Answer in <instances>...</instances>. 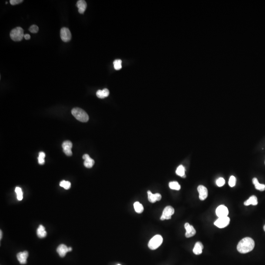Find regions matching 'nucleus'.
Segmentation results:
<instances>
[{
    "label": "nucleus",
    "instance_id": "nucleus-1",
    "mask_svg": "<svg viewBox=\"0 0 265 265\" xmlns=\"http://www.w3.org/2000/svg\"><path fill=\"white\" fill-rule=\"evenodd\" d=\"M255 242L249 237H246L241 239L237 245V251L241 253L245 254L251 252L254 249Z\"/></svg>",
    "mask_w": 265,
    "mask_h": 265
},
{
    "label": "nucleus",
    "instance_id": "nucleus-29",
    "mask_svg": "<svg viewBox=\"0 0 265 265\" xmlns=\"http://www.w3.org/2000/svg\"><path fill=\"white\" fill-rule=\"evenodd\" d=\"M236 178L235 176H231L229 178V185L231 187H233L236 185Z\"/></svg>",
    "mask_w": 265,
    "mask_h": 265
},
{
    "label": "nucleus",
    "instance_id": "nucleus-37",
    "mask_svg": "<svg viewBox=\"0 0 265 265\" xmlns=\"http://www.w3.org/2000/svg\"><path fill=\"white\" fill-rule=\"evenodd\" d=\"M120 265V264H118V265Z\"/></svg>",
    "mask_w": 265,
    "mask_h": 265
},
{
    "label": "nucleus",
    "instance_id": "nucleus-10",
    "mask_svg": "<svg viewBox=\"0 0 265 265\" xmlns=\"http://www.w3.org/2000/svg\"><path fill=\"white\" fill-rule=\"evenodd\" d=\"M198 192L199 193V198L200 200H204L208 197V190L203 185H199L197 188Z\"/></svg>",
    "mask_w": 265,
    "mask_h": 265
},
{
    "label": "nucleus",
    "instance_id": "nucleus-9",
    "mask_svg": "<svg viewBox=\"0 0 265 265\" xmlns=\"http://www.w3.org/2000/svg\"><path fill=\"white\" fill-rule=\"evenodd\" d=\"M73 144L70 141H66L63 142L62 144L63 148V152L68 156H71L72 155V149Z\"/></svg>",
    "mask_w": 265,
    "mask_h": 265
},
{
    "label": "nucleus",
    "instance_id": "nucleus-17",
    "mask_svg": "<svg viewBox=\"0 0 265 265\" xmlns=\"http://www.w3.org/2000/svg\"><path fill=\"white\" fill-rule=\"evenodd\" d=\"M204 246L203 244L200 242L197 241L194 245L193 249V252L196 255H199L202 253V250L203 249Z\"/></svg>",
    "mask_w": 265,
    "mask_h": 265
},
{
    "label": "nucleus",
    "instance_id": "nucleus-3",
    "mask_svg": "<svg viewBox=\"0 0 265 265\" xmlns=\"http://www.w3.org/2000/svg\"><path fill=\"white\" fill-rule=\"evenodd\" d=\"M24 30L21 27H16L11 30L10 33V38L14 41H20L24 37Z\"/></svg>",
    "mask_w": 265,
    "mask_h": 265
},
{
    "label": "nucleus",
    "instance_id": "nucleus-21",
    "mask_svg": "<svg viewBox=\"0 0 265 265\" xmlns=\"http://www.w3.org/2000/svg\"><path fill=\"white\" fill-rule=\"evenodd\" d=\"M37 235L40 238H43L47 235V233L45 231V227L42 225L39 226V227L37 228Z\"/></svg>",
    "mask_w": 265,
    "mask_h": 265
},
{
    "label": "nucleus",
    "instance_id": "nucleus-11",
    "mask_svg": "<svg viewBox=\"0 0 265 265\" xmlns=\"http://www.w3.org/2000/svg\"><path fill=\"white\" fill-rule=\"evenodd\" d=\"M185 228L186 230L185 236L187 238H191V237H193L196 234V229H194L193 226L191 225L189 223H186L185 224Z\"/></svg>",
    "mask_w": 265,
    "mask_h": 265
},
{
    "label": "nucleus",
    "instance_id": "nucleus-16",
    "mask_svg": "<svg viewBox=\"0 0 265 265\" xmlns=\"http://www.w3.org/2000/svg\"><path fill=\"white\" fill-rule=\"evenodd\" d=\"M77 7L80 14H83L87 8V3L85 1L79 0L77 3Z\"/></svg>",
    "mask_w": 265,
    "mask_h": 265
},
{
    "label": "nucleus",
    "instance_id": "nucleus-20",
    "mask_svg": "<svg viewBox=\"0 0 265 265\" xmlns=\"http://www.w3.org/2000/svg\"><path fill=\"white\" fill-rule=\"evenodd\" d=\"M253 184L255 186V189L259 191H264L265 190V185L261 184L259 183L258 180L256 178H254L252 179Z\"/></svg>",
    "mask_w": 265,
    "mask_h": 265
},
{
    "label": "nucleus",
    "instance_id": "nucleus-12",
    "mask_svg": "<svg viewBox=\"0 0 265 265\" xmlns=\"http://www.w3.org/2000/svg\"><path fill=\"white\" fill-rule=\"evenodd\" d=\"M147 194H148V199H149V201L152 203H155L157 201L161 200L162 198V196L161 194L159 193L153 194L150 191H147Z\"/></svg>",
    "mask_w": 265,
    "mask_h": 265
},
{
    "label": "nucleus",
    "instance_id": "nucleus-33",
    "mask_svg": "<svg viewBox=\"0 0 265 265\" xmlns=\"http://www.w3.org/2000/svg\"><path fill=\"white\" fill-rule=\"evenodd\" d=\"M24 37L25 38V40H29L30 38V35H29V34H26V35H24Z\"/></svg>",
    "mask_w": 265,
    "mask_h": 265
},
{
    "label": "nucleus",
    "instance_id": "nucleus-7",
    "mask_svg": "<svg viewBox=\"0 0 265 265\" xmlns=\"http://www.w3.org/2000/svg\"><path fill=\"white\" fill-rule=\"evenodd\" d=\"M61 37L63 41L68 42L71 40L72 35L69 30L67 28H62L61 30Z\"/></svg>",
    "mask_w": 265,
    "mask_h": 265
},
{
    "label": "nucleus",
    "instance_id": "nucleus-36",
    "mask_svg": "<svg viewBox=\"0 0 265 265\" xmlns=\"http://www.w3.org/2000/svg\"><path fill=\"white\" fill-rule=\"evenodd\" d=\"M264 231H265V225H264Z\"/></svg>",
    "mask_w": 265,
    "mask_h": 265
},
{
    "label": "nucleus",
    "instance_id": "nucleus-18",
    "mask_svg": "<svg viewBox=\"0 0 265 265\" xmlns=\"http://www.w3.org/2000/svg\"><path fill=\"white\" fill-rule=\"evenodd\" d=\"M258 204V200L256 196H251L247 200L244 202V205L245 206H249L250 205H252L253 206L257 205Z\"/></svg>",
    "mask_w": 265,
    "mask_h": 265
},
{
    "label": "nucleus",
    "instance_id": "nucleus-13",
    "mask_svg": "<svg viewBox=\"0 0 265 265\" xmlns=\"http://www.w3.org/2000/svg\"><path fill=\"white\" fill-rule=\"evenodd\" d=\"M83 159L84 160V164L87 168L90 169L95 164V161L92 159H91L88 154L84 155L83 156Z\"/></svg>",
    "mask_w": 265,
    "mask_h": 265
},
{
    "label": "nucleus",
    "instance_id": "nucleus-34",
    "mask_svg": "<svg viewBox=\"0 0 265 265\" xmlns=\"http://www.w3.org/2000/svg\"><path fill=\"white\" fill-rule=\"evenodd\" d=\"M68 249H69V251H72V248H71V247H68Z\"/></svg>",
    "mask_w": 265,
    "mask_h": 265
},
{
    "label": "nucleus",
    "instance_id": "nucleus-8",
    "mask_svg": "<svg viewBox=\"0 0 265 265\" xmlns=\"http://www.w3.org/2000/svg\"><path fill=\"white\" fill-rule=\"evenodd\" d=\"M216 215L219 218L227 217L229 214L228 209L224 205H221L219 206L216 209Z\"/></svg>",
    "mask_w": 265,
    "mask_h": 265
},
{
    "label": "nucleus",
    "instance_id": "nucleus-28",
    "mask_svg": "<svg viewBox=\"0 0 265 265\" xmlns=\"http://www.w3.org/2000/svg\"><path fill=\"white\" fill-rule=\"evenodd\" d=\"M15 192L17 194V199L18 200H22L23 199V192L22 189L20 187H16L15 189Z\"/></svg>",
    "mask_w": 265,
    "mask_h": 265
},
{
    "label": "nucleus",
    "instance_id": "nucleus-25",
    "mask_svg": "<svg viewBox=\"0 0 265 265\" xmlns=\"http://www.w3.org/2000/svg\"><path fill=\"white\" fill-rule=\"evenodd\" d=\"M60 185L62 187H63L65 190H68L71 187V183L69 181L63 180L60 182Z\"/></svg>",
    "mask_w": 265,
    "mask_h": 265
},
{
    "label": "nucleus",
    "instance_id": "nucleus-24",
    "mask_svg": "<svg viewBox=\"0 0 265 265\" xmlns=\"http://www.w3.org/2000/svg\"><path fill=\"white\" fill-rule=\"evenodd\" d=\"M169 187H170V189H172V190H177V191H179L181 189V186L176 181L170 182L169 183Z\"/></svg>",
    "mask_w": 265,
    "mask_h": 265
},
{
    "label": "nucleus",
    "instance_id": "nucleus-2",
    "mask_svg": "<svg viewBox=\"0 0 265 265\" xmlns=\"http://www.w3.org/2000/svg\"><path fill=\"white\" fill-rule=\"evenodd\" d=\"M72 115L76 119L82 122H87L89 121V116L87 112L83 109L79 108H75L71 111Z\"/></svg>",
    "mask_w": 265,
    "mask_h": 265
},
{
    "label": "nucleus",
    "instance_id": "nucleus-15",
    "mask_svg": "<svg viewBox=\"0 0 265 265\" xmlns=\"http://www.w3.org/2000/svg\"><path fill=\"white\" fill-rule=\"evenodd\" d=\"M57 251L61 257H64L66 253L69 252L68 247L66 246V245L62 244L58 246L57 249Z\"/></svg>",
    "mask_w": 265,
    "mask_h": 265
},
{
    "label": "nucleus",
    "instance_id": "nucleus-30",
    "mask_svg": "<svg viewBox=\"0 0 265 265\" xmlns=\"http://www.w3.org/2000/svg\"><path fill=\"white\" fill-rule=\"evenodd\" d=\"M225 183V181L224 179L222 177L219 178L216 181V184H217V186L218 187H223V186L224 185Z\"/></svg>",
    "mask_w": 265,
    "mask_h": 265
},
{
    "label": "nucleus",
    "instance_id": "nucleus-14",
    "mask_svg": "<svg viewBox=\"0 0 265 265\" xmlns=\"http://www.w3.org/2000/svg\"><path fill=\"white\" fill-rule=\"evenodd\" d=\"M28 256L29 253L27 251L21 252L17 254V259L20 264H25L27 263V258Z\"/></svg>",
    "mask_w": 265,
    "mask_h": 265
},
{
    "label": "nucleus",
    "instance_id": "nucleus-6",
    "mask_svg": "<svg viewBox=\"0 0 265 265\" xmlns=\"http://www.w3.org/2000/svg\"><path fill=\"white\" fill-rule=\"evenodd\" d=\"M230 220V218L228 216L219 218V219L215 221L214 224L219 228H225L229 225Z\"/></svg>",
    "mask_w": 265,
    "mask_h": 265
},
{
    "label": "nucleus",
    "instance_id": "nucleus-5",
    "mask_svg": "<svg viewBox=\"0 0 265 265\" xmlns=\"http://www.w3.org/2000/svg\"><path fill=\"white\" fill-rule=\"evenodd\" d=\"M174 209L170 206H168L165 208L163 210V213L161 217V220L170 219L171 218V216L174 214Z\"/></svg>",
    "mask_w": 265,
    "mask_h": 265
},
{
    "label": "nucleus",
    "instance_id": "nucleus-27",
    "mask_svg": "<svg viewBox=\"0 0 265 265\" xmlns=\"http://www.w3.org/2000/svg\"><path fill=\"white\" fill-rule=\"evenodd\" d=\"M122 60H117L114 61V68H115V69L116 70H120V69H122Z\"/></svg>",
    "mask_w": 265,
    "mask_h": 265
},
{
    "label": "nucleus",
    "instance_id": "nucleus-32",
    "mask_svg": "<svg viewBox=\"0 0 265 265\" xmlns=\"http://www.w3.org/2000/svg\"><path fill=\"white\" fill-rule=\"evenodd\" d=\"M23 2V0H10V3L11 5H16L21 3Z\"/></svg>",
    "mask_w": 265,
    "mask_h": 265
},
{
    "label": "nucleus",
    "instance_id": "nucleus-23",
    "mask_svg": "<svg viewBox=\"0 0 265 265\" xmlns=\"http://www.w3.org/2000/svg\"><path fill=\"white\" fill-rule=\"evenodd\" d=\"M134 209L135 211L138 214H141L144 210L143 206L139 202H136L134 204Z\"/></svg>",
    "mask_w": 265,
    "mask_h": 265
},
{
    "label": "nucleus",
    "instance_id": "nucleus-31",
    "mask_svg": "<svg viewBox=\"0 0 265 265\" xmlns=\"http://www.w3.org/2000/svg\"><path fill=\"white\" fill-rule=\"evenodd\" d=\"M38 30H39V28H38V26L35 25H32V26H30L29 28V30L30 32L34 33V34L37 33L38 32Z\"/></svg>",
    "mask_w": 265,
    "mask_h": 265
},
{
    "label": "nucleus",
    "instance_id": "nucleus-4",
    "mask_svg": "<svg viewBox=\"0 0 265 265\" xmlns=\"http://www.w3.org/2000/svg\"><path fill=\"white\" fill-rule=\"evenodd\" d=\"M163 241V237L161 235H155L149 241V248L151 250H155L162 245Z\"/></svg>",
    "mask_w": 265,
    "mask_h": 265
},
{
    "label": "nucleus",
    "instance_id": "nucleus-35",
    "mask_svg": "<svg viewBox=\"0 0 265 265\" xmlns=\"http://www.w3.org/2000/svg\"><path fill=\"white\" fill-rule=\"evenodd\" d=\"M0 233H1V234H0V239H1V240L2 239V231L1 230V232H0Z\"/></svg>",
    "mask_w": 265,
    "mask_h": 265
},
{
    "label": "nucleus",
    "instance_id": "nucleus-22",
    "mask_svg": "<svg viewBox=\"0 0 265 265\" xmlns=\"http://www.w3.org/2000/svg\"><path fill=\"white\" fill-rule=\"evenodd\" d=\"M176 173L177 175L180 176L181 177L185 178L186 177L185 175V169L182 165H180L177 167L176 170Z\"/></svg>",
    "mask_w": 265,
    "mask_h": 265
},
{
    "label": "nucleus",
    "instance_id": "nucleus-26",
    "mask_svg": "<svg viewBox=\"0 0 265 265\" xmlns=\"http://www.w3.org/2000/svg\"><path fill=\"white\" fill-rule=\"evenodd\" d=\"M45 157V154L43 152H41L39 153V156L38 158V163L40 165H43L45 163L44 158Z\"/></svg>",
    "mask_w": 265,
    "mask_h": 265
},
{
    "label": "nucleus",
    "instance_id": "nucleus-19",
    "mask_svg": "<svg viewBox=\"0 0 265 265\" xmlns=\"http://www.w3.org/2000/svg\"><path fill=\"white\" fill-rule=\"evenodd\" d=\"M109 94H110V92L107 89H103V90H98L96 92L97 96L101 99H103L105 97H107L109 95Z\"/></svg>",
    "mask_w": 265,
    "mask_h": 265
}]
</instances>
